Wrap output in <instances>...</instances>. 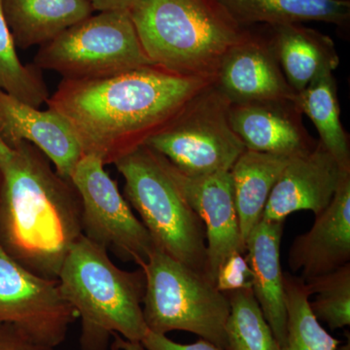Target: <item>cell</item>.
Masks as SVG:
<instances>
[{
	"label": "cell",
	"mask_w": 350,
	"mask_h": 350,
	"mask_svg": "<svg viewBox=\"0 0 350 350\" xmlns=\"http://www.w3.org/2000/svg\"><path fill=\"white\" fill-rule=\"evenodd\" d=\"M105 165L100 157L87 154L70 176L81 202L83 236L139 267L156 250L155 244Z\"/></svg>",
	"instance_id": "9c48e42d"
},
{
	"label": "cell",
	"mask_w": 350,
	"mask_h": 350,
	"mask_svg": "<svg viewBox=\"0 0 350 350\" xmlns=\"http://www.w3.org/2000/svg\"><path fill=\"white\" fill-rule=\"evenodd\" d=\"M266 27L283 73L297 94L340 64L335 43L326 34L301 24Z\"/></svg>",
	"instance_id": "ac0fdd59"
},
{
	"label": "cell",
	"mask_w": 350,
	"mask_h": 350,
	"mask_svg": "<svg viewBox=\"0 0 350 350\" xmlns=\"http://www.w3.org/2000/svg\"><path fill=\"white\" fill-rule=\"evenodd\" d=\"M167 163L182 194L204 222L206 234L204 275L215 284L223 262L234 253H245L230 172L188 176L175 169L169 161Z\"/></svg>",
	"instance_id": "8fae6325"
},
{
	"label": "cell",
	"mask_w": 350,
	"mask_h": 350,
	"mask_svg": "<svg viewBox=\"0 0 350 350\" xmlns=\"http://www.w3.org/2000/svg\"><path fill=\"white\" fill-rule=\"evenodd\" d=\"M305 282V280H304ZM310 296V310L319 321L331 330L349 327L350 324V262L340 269L306 280Z\"/></svg>",
	"instance_id": "484cf974"
},
{
	"label": "cell",
	"mask_w": 350,
	"mask_h": 350,
	"mask_svg": "<svg viewBox=\"0 0 350 350\" xmlns=\"http://www.w3.org/2000/svg\"><path fill=\"white\" fill-rule=\"evenodd\" d=\"M113 165L125 181L124 197L139 214L157 250L204 275L206 228L182 194L167 160L142 145Z\"/></svg>",
	"instance_id": "5b68a950"
},
{
	"label": "cell",
	"mask_w": 350,
	"mask_h": 350,
	"mask_svg": "<svg viewBox=\"0 0 350 350\" xmlns=\"http://www.w3.org/2000/svg\"><path fill=\"white\" fill-rule=\"evenodd\" d=\"M213 81L153 66L92 80H63L47 105L68 120L84 155L114 163L167 128Z\"/></svg>",
	"instance_id": "6da1fadb"
},
{
	"label": "cell",
	"mask_w": 350,
	"mask_h": 350,
	"mask_svg": "<svg viewBox=\"0 0 350 350\" xmlns=\"http://www.w3.org/2000/svg\"><path fill=\"white\" fill-rule=\"evenodd\" d=\"M214 84L231 103L297 100L266 32L253 31L226 53Z\"/></svg>",
	"instance_id": "7c38bea8"
},
{
	"label": "cell",
	"mask_w": 350,
	"mask_h": 350,
	"mask_svg": "<svg viewBox=\"0 0 350 350\" xmlns=\"http://www.w3.org/2000/svg\"><path fill=\"white\" fill-rule=\"evenodd\" d=\"M252 273L245 253H234L219 268L215 286L222 293L252 289Z\"/></svg>",
	"instance_id": "4316f807"
},
{
	"label": "cell",
	"mask_w": 350,
	"mask_h": 350,
	"mask_svg": "<svg viewBox=\"0 0 350 350\" xmlns=\"http://www.w3.org/2000/svg\"><path fill=\"white\" fill-rule=\"evenodd\" d=\"M13 150L10 147L7 146L3 142H2L1 138H0V165H3L4 163H6L9 159L12 156Z\"/></svg>",
	"instance_id": "1f68e13d"
},
{
	"label": "cell",
	"mask_w": 350,
	"mask_h": 350,
	"mask_svg": "<svg viewBox=\"0 0 350 350\" xmlns=\"http://www.w3.org/2000/svg\"><path fill=\"white\" fill-rule=\"evenodd\" d=\"M350 261V172H345L328 207L312 227L295 238L288 253L292 273L303 280L332 273Z\"/></svg>",
	"instance_id": "9a60e30c"
},
{
	"label": "cell",
	"mask_w": 350,
	"mask_h": 350,
	"mask_svg": "<svg viewBox=\"0 0 350 350\" xmlns=\"http://www.w3.org/2000/svg\"><path fill=\"white\" fill-rule=\"evenodd\" d=\"M345 172L319 140L312 150L292 157L271 191L262 219L285 222L290 214L328 207Z\"/></svg>",
	"instance_id": "4fadbf2b"
},
{
	"label": "cell",
	"mask_w": 350,
	"mask_h": 350,
	"mask_svg": "<svg viewBox=\"0 0 350 350\" xmlns=\"http://www.w3.org/2000/svg\"><path fill=\"white\" fill-rule=\"evenodd\" d=\"M0 138L7 146L29 142L42 152L57 174L70 180L84 156L72 126L53 108L41 110L0 91Z\"/></svg>",
	"instance_id": "5bb4252c"
},
{
	"label": "cell",
	"mask_w": 350,
	"mask_h": 350,
	"mask_svg": "<svg viewBox=\"0 0 350 350\" xmlns=\"http://www.w3.org/2000/svg\"><path fill=\"white\" fill-rule=\"evenodd\" d=\"M140 342L145 350H224L204 338L193 344L182 345L170 340L165 335L150 331L147 332Z\"/></svg>",
	"instance_id": "83f0119b"
},
{
	"label": "cell",
	"mask_w": 350,
	"mask_h": 350,
	"mask_svg": "<svg viewBox=\"0 0 350 350\" xmlns=\"http://www.w3.org/2000/svg\"><path fill=\"white\" fill-rule=\"evenodd\" d=\"M297 105L312 120L319 131L320 144L342 170H350L349 137L340 122L337 83L333 72L319 76L297 94Z\"/></svg>",
	"instance_id": "7402d4cb"
},
{
	"label": "cell",
	"mask_w": 350,
	"mask_h": 350,
	"mask_svg": "<svg viewBox=\"0 0 350 350\" xmlns=\"http://www.w3.org/2000/svg\"><path fill=\"white\" fill-rule=\"evenodd\" d=\"M0 350H55V347L36 344L12 327L0 325Z\"/></svg>",
	"instance_id": "f1b7e54d"
},
{
	"label": "cell",
	"mask_w": 350,
	"mask_h": 350,
	"mask_svg": "<svg viewBox=\"0 0 350 350\" xmlns=\"http://www.w3.org/2000/svg\"><path fill=\"white\" fill-rule=\"evenodd\" d=\"M226 294L231 304V312L226 326L224 350H282L252 289Z\"/></svg>",
	"instance_id": "cb8c5ba5"
},
{
	"label": "cell",
	"mask_w": 350,
	"mask_h": 350,
	"mask_svg": "<svg viewBox=\"0 0 350 350\" xmlns=\"http://www.w3.org/2000/svg\"><path fill=\"white\" fill-rule=\"evenodd\" d=\"M129 12L154 64L213 82L226 53L250 29L217 0H135Z\"/></svg>",
	"instance_id": "3957f363"
},
{
	"label": "cell",
	"mask_w": 350,
	"mask_h": 350,
	"mask_svg": "<svg viewBox=\"0 0 350 350\" xmlns=\"http://www.w3.org/2000/svg\"><path fill=\"white\" fill-rule=\"evenodd\" d=\"M16 47L29 49L49 42L93 15L89 0H1Z\"/></svg>",
	"instance_id": "d6986e66"
},
{
	"label": "cell",
	"mask_w": 350,
	"mask_h": 350,
	"mask_svg": "<svg viewBox=\"0 0 350 350\" xmlns=\"http://www.w3.org/2000/svg\"><path fill=\"white\" fill-rule=\"evenodd\" d=\"M153 64L129 10L91 15L44 44L34 57L36 68L64 80L100 79Z\"/></svg>",
	"instance_id": "52a82bcc"
},
{
	"label": "cell",
	"mask_w": 350,
	"mask_h": 350,
	"mask_svg": "<svg viewBox=\"0 0 350 350\" xmlns=\"http://www.w3.org/2000/svg\"><path fill=\"white\" fill-rule=\"evenodd\" d=\"M283 282L287 335L282 350H337L340 340L332 337L310 310V294L306 282L289 273L283 275Z\"/></svg>",
	"instance_id": "603a6c76"
},
{
	"label": "cell",
	"mask_w": 350,
	"mask_h": 350,
	"mask_svg": "<svg viewBox=\"0 0 350 350\" xmlns=\"http://www.w3.org/2000/svg\"><path fill=\"white\" fill-rule=\"evenodd\" d=\"M291 158L246 149L230 170L244 241L261 221L269 195Z\"/></svg>",
	"instance_id": "44dd1931"
},
{
	"label": "cell",
	"mask_w": 350,
	"mask_h": 350,
	"mask_svg": "<svg viewBox=\"0 0 350 350\" xmlns=\"http://www.w3.org/2000/svg\"><path fill=\"white\" fill-rule=\"evenodd\" d=\"M285 222L261 219L245 241V257L252 273V291L278 344H286L287 312L280 266Z\"/></svg>",
	"instance_id": "e0dca14e"
},
{
	"label": "cell",
	"mask_w": 350,
	"mask_h": 350,
	"mask_svg": "<svg viewBox=\"0 0 350 350\" xmlns=\"http://www.w3.org/2000/svg\"><path fill=\"white\" fill-rule=\"evenodd\" d=\"M230 105L213 83L200 91L172 123L144 145L188 176L230 172L246 150L230 124Z\"/></svg>",
	"instance_id": "ba28073f"
},
{
	"label": "cell",
	"mask_w": 350,
	"mask_h": 350,
	"mask_svg": "<svg viewBox=\"0 0 350 350\" xmlns=\"http://www.w3.org/2000/svg\"><path fill=\"white\" fill-rule=\"evenodd\" d=\"M11 148L0 165V245L34 275L57 280L83 236L79 195L36 146L22 142Z\"/></svg>",
	"instance_id": "7a4b0ae2"
},
{
	"label": "cell",
	"mask_w": 350,
	"mask_h": 350,
	"mask_svg": "<svg viewBox=\"0 0 350 350\" xmlns=\"http://www.w3.org/2000/svg\"><path fill=\"white\" fill-rule=\"evenodd\" d=\"M77 319L59 280L34 275L0 245V325L12 327L36 344L56 347Z\"/></svg>",
	"instance_id": "30bf717a"
},
{
	"label": "cell",
	"mask_w": 350,
	"mask_h": 350,
	"mask_svg": "<svg viewBox=\"0 0 350 350\" xmlns=\"http://www.w3.org/2000/svg\"><path fill=\"white\" fill-rule=\"evenodd\" d=\"M139 268L146 280L142 312L148 331L190 332L225 349L231 312L227 294L204 273L157 248Z\"/></svg>",
	"instance_id": "8992f818"
},
{
	"label": "cell",
	"mask_w": 350,
	"mask_h": 350,
	"mask_svg": "<svg viewBox=\"0 0 350 350\" xmlns=\"http://www.w3.org/2000/svg\"><path fill=\"white\" fill-rule=\"evenodd\" d=\"M297 100H264L231 103L229 120L246 149L294 157L317 144L303 124Z\"/></svg>",
	"instance_id": "2e32d148"
},
{
	"label": "cell",
	"mask_w": 350,
	"mask_h": 350,
	"mask_svg": "<svg viewBox=\"0 0 350 350\" xmlns=\"http://www.w3.org/2000/svg\"><path fill=\"white\" fill-rule=\"evenodd\" d=\"M94 10L98 12L115 10H129L135 0H89Z\"/></svg>",
	"instance_id": "f546056e"
},
{
	"label": "cell",
	"mask_w": 350,
	"mask_h": 350,
	"mask_svg": "<svg viewBox=\"0 0 350 350\" xmlns=\"http://www.w3.org/2000/svg\"><path fill=\"white\" fill-rule=\"evenodd\" d=\"M57 280L81 319L82 350H107L113 334L140 342L148 332L142 312L144 271L118 268L105 248L86 237L71 247Z\"/></svg>",
	"instance_id": "277c9868"
},
{
	"label": "cell",
	"mask_w": 350,
	"mask_h": 350,
	"mask_svg": "<svg viewBox=\"0 0 350 350\" xmlns=\"http://www.w3.org/2000/svg\"><path fill=\"white\" fill-rule=\"evenodd\" d=\"M0 91L27 105L40 108L50 96L39 69L25 66L18 57L12 33L0 0Z\"/></svg>",
	"instance_id": "d4e9b609"
},
{
	"label": "cell",
	"mask_w": 350,
	"mask_h": 350,
	"mask_svg": "<svg viewBox=\"0 0 350 350\" xmlns=\"http://www.w3.org/2000/svg\"><path fill=\"white\" fill-rule=\"evenodd\" d=\"M112 337L114 338V344H113L114 350H145L142 342H130L117 334H113Z\"/></svg>",
	"instance_id": "4dcf8cb0"
},
{
	"label": "cell",
	"mask_w": 350,
	"mask_h": 350,
	"mask_svg": "<svg viewBox=\"0 0 350 350\" xmlns=\"http://www.w3.org/2000/svg\"><path fill=\"white\" fill-rule=\"evenodd\" d=\"M232 19L243 29L253 25L323 22L349 27V0H217Z\"/></svg>",
	"instance_id": "ffe728a7"
}]
</instances>
